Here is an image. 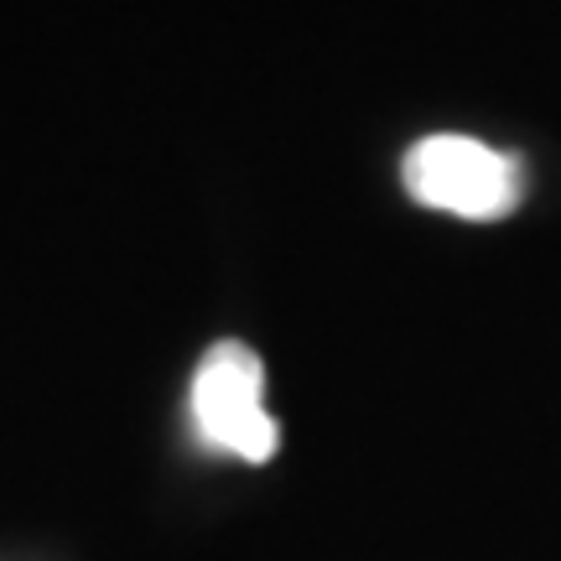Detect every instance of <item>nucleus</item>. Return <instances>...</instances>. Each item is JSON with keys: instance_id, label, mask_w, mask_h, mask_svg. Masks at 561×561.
<instances>
[{"instance_id": "nucleus-2", "label": "nucleus", "mask_w": 561, "mask_h": 561, "mask_svg": "<svg viewBox=\"0 0 561 561\" xmlns=\"http://www.w3.org/2000/svg\"><path fill=\"white\" fill-rule=\"evenodd\" d=\"M193 426L203 442L244 462L276 453V421L265 411V369L244 343H214L193 375Z\"/></svg>"}, {"instance_id": "nucleus-1", "label": "nucleus", "mask_w": 561, "mask_h": 561, "mask_svg": "<svg viewBox=\"0 0 561 561\" xmlns=\"http://www.w3.org/2000/svg\"><path fill=\"white\" fill-rule=\"evenodd\" d=\"M405 193L458 219H500L520 198V161L473 136H426L405 151Z\"/></svg>"}]
</instances>
